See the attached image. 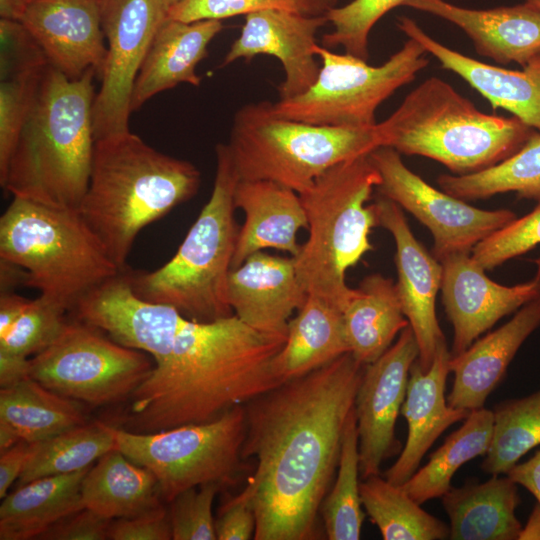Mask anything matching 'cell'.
I'll list each match as a JSON object with an SVG mask.
<instances>
[{
    "label": "cell",
    "instance_id": "1",
    "mask_svg": "<svg viewBox=\"0 0 540 540\" xmlns=\"http://www.w3.org/2000/svg\"><path fill=\"white\" fill-rule=\"evenodd\" d=\"M363 369L349 352L243 405L241 454L256 462L244 488L256 516L255 540L318 537Z\"/></svg>",
    "mask_w": 540,
    "mask_h": 540
},
{
    "label": "cell",
    "instance_id": "2",
    "mask_svg": "<svg viewBox=\"0 0 540 540\" xmlns=\"http://www.w3.org/2000/svg\"><path fill=\"white\" fill-rule=\"evenodd\" d=\"M286 338L258 332L234 314L185 319L169 353L130 397L125 430L152 433L212 421L281 384L273 362Z\"/></svg>",
    "mask_w": 540,
    "mask_h": 540
},
{
    "label": "cell",
    "instance_id": "3",
    "mask_svg": "<svg viewBox=\"0 0 540 540\" xmlns=\"http://www.w3.org/2000/svg\"><path fill=\"white\" fill-rule=\"evenodd\" d=\"M94 70L69 79L50 64L10 158L1 187L12 197L78 209L94 151Z\"/></svg>",
    "mask_w": 540,
    "mask_h": 540
},
{
    "label": "cell",
    "instance_id": "4",
    "mask_svg": "<svg viewBox=\"0 0 540 540\" xmlns=\"http://www.w3.org/2000/svg\"><path fill=\"white\" fill-rule=\"evenodd\" d=\"M200 181L195 165L157 151L128 131L95 141L89 185L78 210L124 270L139 232L191 199Z\"/></svg>",
    "mask_w": 540,
    "mask_h": 540
},
{
    "label": "cell",
    "instance_id": "5",
    "mask_svg": "<svg viewBox=\"0 0 540 540\" xmlns=\"http://www.w3.org/2000/svg\"><path fill=\"white\" fill-rule=\"evenodd\" d=\"M377 127L382 146L433 159L454 175L476 173L502 162L534 130L514 116L479 111L435 76L414 88Z\"/></svg>",
    "mask_w": 540,
    "mask_h": 540
},
{
    "label": "cell",
    "instance_id": "6",
    "mask_svg": "<svg viewBox=\"0 0 540 540\" xmlns=\"http://www.w3.org/2000/svg\"><path fill=\"white\" fill-rule=\"evenodd\" d=\"M380 181L368 154L329 168L299 194L308 238L293 257L297 277L308 295L342 311L354 294L346 272L373 249L369 235L378 219L367 202Z\"/></svg>",
    "mask_w": 540,
    "mask_h": 540
},
{
    "label": "cell",
    "instance_id": "7",
    "mask_svg": "<svg viewBox=\"0 0 540 540\" xmlns=\"http://www.w3.org/2000/svg\"><path fill=\"white\" fill-rule=\"evenodd\" d=\"M216 175L211 196L175 255L151 271L128 268L134 292L166 304L187 319L210 322L233 315L227 284L239 228L234 192L239 177L228 144L216 146Z\"/></svg>",
    "mask_w": 540,
    "mask_h": 540
},
{
    "label": "cell",
    "instance_id": "8",
    "mask_svg": "<svg viewBox=\"0 0 540 540\" xmlns=\"http://www.w3.org/2000/svg\"><path fill=\"white\" fill-rule=\"evenodd\" d=\"M0 259L27 272L25 286L70 312L119 268L78 209L13 197L0 218Z\"/></svg>",
    "mask_w": 540,
    "mask_h": 540
},
{
    "label": "cell",
    "instance_id": "9",
    "mask_svg": "<svg viewBox=\"0 0 540 540\" xmlns=\"http://www.w3.org/2000/svg\"><path fill=\"white\" fill-rule=\"evenodd\" d=\"M373 126H324L275 115L269 101L235 114L228 147L239 180H269L298 194L329 168L381 147Z\"/></svg>",
    "mask_w": 540,
    "mask_h": 540
},
{
    "label": "cell",
    "instance_id": "10",
    "mask_svg": "<svg viewBox=\"0 0 540 540\" xmlns=\"http://www.w3.org/2000/svg\"><path fill=\"white\" fill-rule=\"evenodd\" d=\"M313 50L322 62L317 80L301 95L270 102L275 115L315 125L373 126L378 107L429 64L427 51L412 38L380 66L318 44Z\"/></svg>",
    "mask_w": 540,
    "mask_h": 540
},
{
    "label": "cell",
    "instance_id": "11",
    "mask_svg": "<svg viewBox=\"0 0 540 540\" xmlns=\"http://www.w3.org/2000/svg\"><path fill=\"white\" fill-rule=\"evenodd\" d=\"M111 432L118 450L155 475L161 496L168 503L183 491L203 484L231 485L242 469L243 405L206 423L152 433L111 426Z\"/></svg>",
    "mask_w": 540,
    "mask_h": 540
},
{
    "label": "cell",
    "instance_id": "12",
    "mask_svg": "<svg viewBox=\"0 0 540 540\" xmlns=\"http://www.w3.org/2000/svg\"><path fill=\"white\" fill-rule=\"evenodd\" d=\"M153 367L148 354L68 315L56 339L30 358L29 373L62 396L104 406L130 399Z\"/></svg>",
    "mask_w": 540,
    "mask_h": 540
},
{
    "label": "cell",
    "instance_id": "13",
    "mask_svg": "<svg viewBox=\"0 0 540 540\" xmlns=\"http://www.w3.org/2000/svg\"><path fill=\"white\" fill-rule=\"evenodd\" d=\"M369 158L381 178L378 195L392 200L427 227L434 240L432 255L439 262L453 254L471 253L479 242L517 217L509 209H479L429 185L391 147H378Z\"/></svg>",
    "mask_w": 540,
    "mask_h": 540
},
{
    "label": "cell",
    "instance_id": "14",
    "mask_svg": "<svg viewBox=\"0 0 540 540\" xmlns=\"http://www.w3.org/2000/svg\"><path fill=\"white\" fill-rule=\"evenodd\" d=\"M108 41L101 87L93 104L95 141L130 131L135 79L159 26L167 18L164 0H98Z\"/></svg>",
    "mask_w": 540,
    "mask_h": 540
},
{
    "label": "cell",
    "instance_id": "15",
    "mask_svg": "<svg viewBox=\"0 0 540 540\" xmlns=\"http://www.w3.org/2000/svg\"><path fill=\"white\" fill-rule=\"evenodd\" d=\"M418 357V343L408 325L382 356L364 366L354 402L363 480L380 474L381 464L401 450L395 424L405 400L411 366Z\"/></svg>",
    "mask_w": 540,
    "mask_h": 540
},
{
    "label": "cell",
    "instance_id": "16",
    "mask_svg": "<svg viewBox=\"0 0 540 540\" xmlns=\"http://www.w3.org/2000/svg\"><path fill=\"white\" fill-rule=\"evenodd\" d=\"M69 315L122 346L148 354L154 363L169 353L186 319L172 306L139 297L132 288L128 267L80 298Z\"/></svg>",
    "mask_w": 540,
    "mask_h": 540
},
{
    "label": "cell",
    "instance_id": "17",
    "mask_svg": "<svg viewBox=\"0 0 540 540\" xmlns=\"http://www.w3.org/2000/svg\"><path fill=\"white\" fill-rule=\"evenodd\" d=\"M442 303L453 327L451 355L465 351L501 318L540 295V257L534 276L513 286L492 281L471 256L457 253L440 261Z\"/></svg>",
    "mask_w": 540,
    "mask_h": 540
},
{
    "label": "cell",
    "instance_id": "18",
    "mask_svg": "<svg viewBox=\"0 0 540 540\" xmlns=\"http://www.w3.org/2000/svg\"><path fill=\"white\" fill-rule=\"evenodd\" d=\"M373 205L378 226L385 228L395 241L398 297L418 343V362L426 371L438 346L446 341L435 308L443 267L415 238L398 204L378 195Z\"/></svg>",
    "mask_w": 540,
    "mask_h": 540
},
{
    "label": "cell",
    "instance_id": "19",
    "mask_svg": "<svg viewBox=\"0 0 540 540\" xmlns=\"http://www.w3.org/2000/svg\"><path fill=\"white\" fill-rule=\"evenodd\" d=\"M326 23V15L306 16L279 9L248 13L221 67L239 59L249 61L257 55L274 56L285 74L278 87L280 99L301 95L317 80L320 67L313 47L317 44V32Z\"/></svg>",
    "mask_w": 540,
    "mask_h": 540
},
{
    "label": "cell",
    "instance_id": "20",
    "mask_svg": "<svg viewBox=\"0 0 540 540\" xmlns=\"http://www.w3.org/2000/svg\"><path fill=\"white\" fill-rule=\"evenodd\" d=\"M18 21L48 63L69 79L91 69L101 76L107 47L98 0H34Z\"/></svg>",
    "mask_w": 540,
    "mask_h": 540
},
{
    "label": "cell",
    "instance_id": "21",
    "mask_svg": "<svg viewBox=\"0 0 540 540\" xmlns=\"http://www.w3.org/2000/svg\"><path fill=\"white\" fill-rule=\"evenodd\" d=\"M307 296L293 257L259 251L229 273L227 298L233 314L269 336L286 338L288 323Z\"/></svg>",
    "mask_w": 540,
    "mask_h": 540
},
{
    "label": "cell",
    "instance_id": "22",
    "mask_svg": "<svg viewBox=\"0 0 540 540\" xmlns=\"http://www.w3.org/2000/svg\"><path fill=\"white\" fill-rule=\"evenodd\" d=\"M407 6L459 27L477 53L501 65L525 66L540 55V7L528 2L492 9H470L445 0H407Z\"/></svg>",
    "mask_w": 540,
    "mask_h": 540
},
{
    "label": "cell",
    "instance_id": "23",
    "mask_svg": "<svg viewBox=\"0 0 540 540\" xmlns=\"http://www.w3.org/2000/svg\"><path fill=\"white\" fill-rule=\"evenodd\" d=\"M397 27L420 43L443 69L452 71L488 100L540 133V55L521 70L490 65L459 53L429 36L413 19L401 16Z\"/></svg>",
    "mask_w": 540,
    "mask_h": 540
},
{
    "label": "cell",
    "instance_id": "24",
    "mask_svg": "<svg viewBox=\"0 0 540 540\" xmlns=\"http://www.w3.org/2000/svg\"><path fill=\"white\" fill-rule=\"evenodd\" d=\"M451 357L445 341L438 346L426 371L418 359L411 366L401 408L408 427L406 443L395 463L384 473V478L394 485L401 486L407 482L437 438L451 425L464 420L470 412L451 407L445 397Z\"/></svg>",
    "mask_w": 540,
    "mask_h": 540
},
{
    "label": "cell",
    "instance_id": "25",
    "mask_svg": "<svg viewBox=\"0 0 540 540\" xmlns=\"http://www.w3.org/2000/svg\"><path fill=\"white\" fill-rule=\"evenodd\" d=\"M539 327L540 295L518 309L504 325L452 356L450 372L454 379L447 396L448 404L469 411L483 408L519 348Z\"/></svg>",
    "mask_w": 540,
    "mask_h": 540
},
{
    "label": "cell",
    "instance_id": "26",
    "mask_svg": "<svg viewBox=\"0 0 540 540\" xmlns=\"http://www.w3.org/2000/svg\"><path fill=\"white\" fill-rule=\"evenodd\" d=\"M234 205L245 219L239 227L231 269L267 248L295 257L301 248L297 233L308 226L300 195L269 180H239Z\"/></svg>",
    "mask_w": 540,
    "mask_h": 540
},
{
    "label": "cell",
    "instance_id": "27",
    "mask_svg": "<svg viewBox=\"0 0 540 540\" xmlns=\"http://www.w3.org/2000/svg\"><path fill=\"white\" fill-rule=\"evenodd\" d=\"M222 28L221 20L183 22L166 18L155 33L135 79L131 111L180 83L199 86L201 78L196 67L207 56L209 43Z\"/></svg>",
    "mask_w": 540,
    "mask_h": 540
},
{
    "label": "cell",
    "instance_id": "28",
    "mask_svg": "<svg viewBox=\"0 0 540 540\" xmlns=\"http://www.w3.org/2000/svg\"><path fill=\"white\" fill-rule=\"evenodd\" d=\"M441 498L450 520L449 539L518 540L522 525L515 510L521 499L508 475L451 486Z\"/></svg>",
    "mask_w": 540,
    "mask_h": 540
},
{
    "label": "cell",
    "instance_id": "29",
    "mask_svg": "<svg viewBox=\"0 0 540 540\" xmlns=\"http://www.w3.org/2000/svg\"><path fill=\"white\" fill-rule=\"evenodd\" d=\"M349 352L343 311L320 297L308 295L288 323L285 343L274 358V372L283 383Z\"/></svg>",
    "mask_w": 540,
    "mask_h": 540
},
{
    "label": "cell",
    "instance_id": "30",
    "mask_svg": "<svg viewBox=\"0 0 540 540\" xmlns=\"http://www.w3.org/2000/svg\"><path fill=\"white\" fill-rule=\"evenodd\" d=\"M350 353L361 365L376 361L409 325L396 284L379 273L363 278L343 309Z\"/></svg>",
    "mask_w": 540,
    "mask_h": 540
},
{
    "label": "cell",
    "instance_id": "31",
    "mask_svg": "<svg viewBox=\"0 0 540 540\" xmlns=\"http://www.w3.org/2000/svg\"><path fill=\"white\" fill-rule=\"evenodd\" d=\"M83 506L114 520L131 518L162 505L155 475L117 448L101 456L81 485Z\"/></svg>",
    "mask_w": 540,
    "mask_h": 540
},
{
    "label": "cell",
    "instance_id": "32",
    "mask_svg": "<svg viewBox=\"0 0 540 540\" xmlns=\"http://www.w3.org/2000/svg\"><path fill=\"white\" fill-rule=\"evenodd\" d=\"M89 469L38 478L4 497L0 505V539L38 538L59 520L84 508L81 485Z\"/></svg>",
    "mask_w": 540,
    "mask_h": 540
},
{
    "label": "cell",
    "instance_id": "33",
    "mask_svg": "<svg viewBox=\"0 0 540 540\" xmlns=\"http://www.w3.org/2000/svg\"><path fill=\"white\" fill-rule=\"evenodd\" d=\"M0 421L20 440L35 443L88 423L83 403L62 396L31 377L0 389Z\"/></svg>",
    "mask_w": 540,
    "mask_h": 540
},
{
    "label": "cell",
    "instance_id": "34",
    "mask_svg": "<svg viewBox=\"0 0 540 540\" xmlns=\"http://www.w3.org/2000/svg\"><path fill=\"white\" fill-rule=\"evenodd\" d=\"M492 432V410L484 407L471 410L463 424L401 485L402 488L420 505L441 498L450 489L452 477L462 465L486 454Z\"/></svg>",
    "mask_w": 540,
    "mask_h": 540
},
{
    "label": "cell",
    "instance_id": "35",
    "mask_svg": "<svg viewBox=\"0 0 540 540\" xmlns=\"http://www.w3.org/2000/svg\"><path fill=\"white\" fill-rule=\"evenodd\" d=\"M437 182L440 189L464 201L507 192L539 201L540 133L533 130L516 153L490 168L467 175L441 174Z\"/></svg>",
    "mask_w": 540,
    "mask_h": 540
},
{
    "label": "cell",
    "instance_id": "36",
    "mask_svg": "<svg viewBox=\"0 0 540 540\" xmlns=\"http://www.w3.org/2000/svg\"><path fill=\"white\" fill-rule=\"evenodd\" d=\"M360 495L371 522L384 540L449 539V526L420 507L402 486L380 475L360 482Z\"/></svg>",
    "mask_w": 540,
    "mask_h": 540
},
{
    "label": "cell",
    "instance_id": "37",
    "mask_svg": "<svg viewBox=\"0 0 540 540\" xmlns=\"http://www.w3.org/2000/svg\"><path fill=\"white\" fill-rule=\"evenodd\" d=\"M115 448L111 426L97 421L30 443V455L18 479V486L38 478L90 468L101 456Z\"/></svg>",
    "mask_w": 540,
    "mask_h": 540
},
{
    "label": "cell",
    "instance_id": "38",
    "mask_svg": "<svg viewBox=\"0 0 540 540\" xmlns=\"http://www.w3.org/2000/svg\"><path fill=\"white\" fill-rule=\"evenodd\" d=\"M354 407L346 421L337 472L322 501L320 515L329 540H358L364 513L360 495V458Z\"/></svg>",
    "mask_w": 540,
    "mask_h": 540
},
{
    "label": "cell",
    "instance_id": "39",
    "mask_svg": "<svg viewBox=\"0 0 540 540\" xmlns=\"http://www.w3.org/2000/svg\"><path fill=\"white\" fill-rule=\"evenodd\" d=\"M493 412V432L481 469L506 475L519 460L540 445V389L498 403Z\"/></svg>",
    "mask_w": 540,
    "mask_h": 540
},
{
    "label": "cell",
    "instance_id": "40",
    "mask_svg": "<svg viewBox=\"0 0 540 540\" xmlns=\"http://www.w3.org/2000/svg\"><path fill=\"white\" fill-rule=\"evenodd\" d=\"M407 0H352L326 14L333 30L322 37L326 48L342 47L347 54L368 60V39L374 25Z\"/></svg>",
    "mask_w": 540,
    "mask_h": 540
},
{
    "label": "cell",
    "instance_id": "41",
    "mask_svg": "<svg viewBox=\"0 0 540 540\" xmlns=\"http://www.w3.org/2000/svg\"><path fill=\"white\" fill-rule=\"evenodd\" d=\"M68 315L65 306L39 295L30 300L17 322L0 337V350L28 358L36 355L56 339Z\"/></svg>",
    "mask_w": 540,
    "mask_h": 540
},
{
    "label": "cell",
    "instance_id": "42",
    "mask_svg": "<svg viewBox=\"0 0 540 540\" xmlns=\"http://www.w3.org/2000/svg\"><path fill=\"white\" fill-rule=\"evenodd\" d=\"M48 64L1 77L0 183L30 111L42 74Z\"/></svg>",
    "mask_w": 540,
    "mask_h": 540
},
{
    "label": "cell",
    "instance_id": "43",
    "mask_svg": "<svg viewBox=\"0 0 540 540\" xmlns=\"http://www.w3.org/2000/svg\"><path fill=\"white\" fill-rule=\"evenodd\" d=\"M339 0H179L168 9L167 18L194 22L223 20L265 9L286 10L306 16H324Z\"/></svg>",
    "mask_w": 540,
    "mask_h": 540
},
{
    "label": "cell",
    "instance_id": "44",
    "mask_svg": "<svg viewBox=\"0 0 540 540\" xmlns=\"http://www.w3.org/2000/svg\"><path fill=\"white\" fill-rule=\"evenodd\" d=\"M540 244V200L528 214L493 232L472 250L473 259L486 271L521 256Z\"/></svg>",
    "mask_w": 540,
    "mask_h": 540
},
{
    "label": "cell",
    "instance_id": "45",
    "mask_svg": "<svg viewBox=\"0 0 540 540\" xmlns=\"http://www.w3.org/2000/svg\"><path fill=\"white\" fill-rule=\"evenodd\" d=\"M222 487L203 484L183 491L170 502L173 540H216L213 501Z\"/></svg>",
    "mask_w": 540,
    "mask_h": 540
},
{
    "label": "cell",
    "instance_id": "46",
    "mask_svg": "<svg viewBox=\"0 0 540 540\" xmlns=\"http://www.w3.org/2000/svg\"><path fill=\"white\" fill-rule=\"evenodd\" d=\"M108 539L113 540H169L172 530L169 511L163 504L151 511L131 518L112 520Z\"/></svg>",
    "mask_w": 540,
    "mask_h": 540
},
{
    "label": "cell",
    "instance_id": "47",
    "mask_svg": "<svg viewBox=\"0 0 540 540\" xmlns=\"http://www.w3.org/2000/svg\"><path fill=\"white\" fill-rule=\"evenodd\" d=\"M112 520L82 508L49 527L38 539L104 540L108 539Z\"/></svg>",
    "mask_w": 540,
    "mask_h": 540
},
{
    "label": "cell",
    "instance_id": "48",
    "mask_svg": "<svg viewBox=\"0 0 540 540\" xmlns=\"http://www.w3.org/2000/svg\"><path fill=\"white\" fill-rule=\"evenodd\" d=\"M215 530L218 540L254 539L256 516L244 489L221 508Z\"/></svg>",
    "mask_w": 540,
    "mask_h": 540
},
{
    "label": "cell",
    "instance_id": "49",
    "mask_svg": "<svg viewBox=\"0 0 540 540\" xmlns=\"http://www.w3.org/2000/svg\"><path fill=\"white\" fill-rule=\"evenodd\" d=\"M30 455V443L20 440L1 452L0 456V498L7 496L10 486L19 479Z\"/></svg>",
    "mask_w": 540,
    "mask_h": 540
},
{
    "label": "cell",
    "instance_id": "50",
    "mask_svg": "<svg viewBox=\"0 0 540 540\" xmlns=\"http://www.w3.org/2000/svg\"><path fill=\"white\" fill-rule=\"evenodd\" d=\"M506 475L528 490L540 504V449L527 461L513 466Z\"/></svg>",
    "mask_w": 540,
    "mask_h": 540
},
{
    "label": "cell",
    "instance_id": "51",
    "mask_svg": "<svg viewBox=\"0 0 540 540\" xmlns=\"http://www.w3.org/2000/svg\"><path fill=\"white\" fill-rule=\"evenodd\" d=\"M30 358L0 350V387L7 388L30 377Z\"/></svg>",
    "mask_w": 540,
    "mask_h": 540
},
{
    "label": "cell",
    "instance_id": "52",
    "mask_svg": "<svg viewBox=\"0 0 540 540\" xmlns=\"http://www.w3.org/2000/svg\"><path fill=\"white\" fill-rule=\"evenodd\" d=\"M31 299L14 292H1L0 295V337L8 333L27 308Z\"/></svg>",
    "mask_w": 540,
    "mask_h": 540
},
{
    "label": "cell",
    "instance_id": "53",
    "mask_svg": "<svg viewBox=\"0 0 540 540\" xmlns=\"http://www.w3.org/2000/svg\"><path fill=\"white\" fill-rule=\"evenodd\" d=\"M1 292H13L18 285L25 286L27 272L20 266L0 259Z\"/></svg>",
    "mask_w": 540,
    "mask_h": 540
},
{
    "label": "cell",
    "instance_id": "54",
    "mask_svg": "<svg viewBox=\"0 0 540 540\" xmlns=\"http://www.w3.org/2000/svg\"><path fill=\"white\" fill-rule=\"evenodd\" d=\"M518 540H540V504L537 503L525 524L522 526Z\"/></svg>",
    "mask_w": 540,
    "mask_h": 540
},
{
    "label": "cell",
    "instance_id": "55",
    "mask_svg": "<svg viewBox=\"0 0 540 540\" xmlns=\"http://www.w3.org/2000/svg\"><path fill=\"white\" fill-rule=\"evenodd\" d=\"M34 0H0L1 17L19 20L26 6Z\"/></svg>",
    "mask_w": 540,
    "mask_h": 540
},
{
    "label": "cell",
    "instance_id": "56",
    "mask_svg": "<svg viewBox=\"0 0 540 540\" xmlns=\"http://www.w3.org/2000/svg\"><path fill=\"white\" fill-rule=\"evenodd\" d=\"M20 441L16 432L5 422L0 421V452L7 450Z\"/></svg>",
    "mask_w": 540,
    "mask_h": 540
},
{
    "label": "cell",
    "instance_id": "57",
    "mask_svg": "<svg viewBox=\"0 0 540 540\" xmlns=\"http://www.w3.org/2000/svg\"><path fill=\"white\" fill-rule=\"evenodd\" d=\"M179 0H164L167 8L169 9L171 6H173L175 3H177Z\"/></svg>",
    "mask_w": 540,
    "mask_h": 540
},
{
    "label": "cell",
    "instance_id": "58",
    "mask_svg": "<svg viewBox=\"0 0 540 540\" xmlns=\"http://www.w3.org/2000/svg\"><path fill=\"white\" fill-rule=\"evenodd\" d=\"M525 2H528L530 4H533L535 6L540 7V0H524Z\"/></svg>",
    "mask_w": 540,
    "mask_h": 540
}]
</instances>
